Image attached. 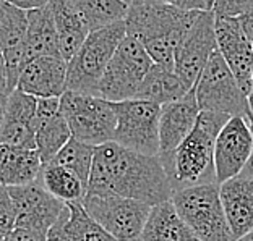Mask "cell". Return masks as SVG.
Listing matches in <instances>:
<instances>
[{
    "label": "cell",
    "mask_w": 253,
    "mask_h": 241,
    "mask_svg": "<svg viewBox=\"0 0 253 241\" xmlns=\"http://www.w3.org/2000/svg\"><path fill=\"white\" fill-rule=\"evenodd\" d=\"M193 88L201 112L226 113L231 117L249 115V96L240 88L219 50L211 55Z\"/></svg>",
    "instance_id": "8"
},
{
    "label": "cell",
    "mask_w": 253,
    "mask_h": 241,
    "mask_svg": "<svg viewBox=\"0 0 253 241\" xmlns=\"http://www.w3.org/2000/svg\"><path fill=\"white\" fill-rule=\"evenodd\" d=\"M60 107L75 139L94 147L114 141L117 113L112 102L67 91L60 97Z\"/></svg>",
    "instance_id": "6"
},
{
    "label": "cell",
    "mask_w": 253,
    "mask_h": 241,
    "mask_svg": "<svg viewBox=\"0 0 253 241\" xmlns=\"http://www.w3.org/2000/svg\"><path fill=\"white\" fill-rule=\"evenodd\" d=\"M0 93H7V67H5V57L0 49Z\"/></svg>",
    "instance_id": "37"
},
{
    "label": "cell",
    "mask_w": 253,
    "mask_h": 241,
    "mask_svg": "<svg viewBox=\"0 0 253 241\" xmlns=\"http://www.w3.org/2000/svg\"><path fill=\"white\" fill-rule=\"evenodd\" d=\"M83 209L97 225L119 241H140L143 228L151 214V206L116 194H89L83 199Z\"/></svg>",
    "instance_id": "9"
},
{
    "label": "cell",
    "mask_w": 253,
    "mask_h": 241,
    "mask_svg": "<svg viewBox=\"0 0 253 241\" xmlns=\"http://www.w3.org/2000/svg\"><path fill=\"white\" fill-rule=\"evenodd\" d=\"M38 183H41L54 198L60 199L65 204H82L86 196V186L82 183V180L70 170L54 162L42 165Z\"/></svg>",
    "instance_id": "26"
},
{
    "label": "cell",
    "mask_w": 253,
    "mask_h": 241,
    "mask_svg": "<svg viewBox=\"0 0 253 241\" xmlns=\"http://www.w3.org/2000/svg\"><path fill=\"white\" fill-rule=\"evenodd\" d=\"M68 63L62 57H39L21 71L16 89L36 99H60L67 93Z\"/></svg>",
    "instance_id": "17"
},
{
    "label": "cell",
    "mask_w": 253,
    "mask_h": 241,
    "mask_svg": "<svg viewBox=\"0 0 253 241\" xmlns=\"http://www.w3.org/2000/svg\"><path fill=\"white\" fill-rule=\"evenodd\" d=\"M172 204L200 241H235L224 214L219 185H198L179 189Z\"/></svg>",
    "instance_id": "5"
},
{
    "label": "cell",
    "mask_w": 253,
    "mask_h": 241,
    "mask_svg": "<svg viewBox=\"0 0 253 241\" xmlns=\"http://www.w3.org/2000/svg\"><path fill=\"white\" fill-rule=\"evenodd\" d=\"M89 194H116L148 206L168 203L174 196L159 156H143L114 141L96 147Z\"/></svg>",
    "instance_id": "1"
},
{
    "label": "cell",
    "mask_w": 253,
    "mask_h": 241,
    "mask_svg": "<svg viewBox=\"0 0 253 241\" xmlns=\"http://www.w3.org/2000/svg\"><path fill=\"white\" fill-rule=\"evenodd\" d=\"M70 219L67 222V230L73 241H119L116 237L91 219L80 203L68 204Z\"/></svg>",
    "instance_id": "29"
},
{
    "label": "cell",
    "mask_w": 253,
    "mask_h": 241,
    "mask_svg": "<svg viewBox=\"0 0 253 241\" xmlns=\"http://www.w3.org/2000/svg\"><path fill=\"white\" fill-rule=\"evenodd\" d=\"M198 15L177 8L172 2L135 0L125 18L126 36L136 39L156 65L174 68L177 49Z\"/></svg>",
    "instance_id": "2"
},
{
    "label": "cell",
    "mask_w": 253,
    "mask_h": 241,
    "mask_svg": "<svg viewBox=\"0 0 253 241\" xmlns=\"http://www.w3.org/2000/svg\"><path fill=\"white\" fill-rule=\"evenodd\" d=\"M247 118H249V123H250V128H252V135H253V118H250V117H247ZM242 175L247 176V178L253 180V149H252V156L249 159V164H247V167L242 172Z\"/></svg>",
    "instance_id": "38"
},
{
    "label": "cell",
    "mask_w": 253,
    "mask_h": 241,
    "mask_svg": "<svg viewBox=\"0 0 253 241\" xmlns=\"http://www.w3.org/2000/svg\"><path fill=\"white\" fill-rule=\"evenodd\" d=\"M193 88L183 81L175 73L174 68H168L154 63L153 68L146 74L145 81L141 83L140 89L135 96L136 101H146L156 105H168L172 102L180 101Z\"/></svg>",
    "instance_id": "23"
},
{
    "label": "cell",
    "mask_w": 253,
    "mask_h": 241,
    "mask_svg": "<svg viewBox=\"0 0 253 241\" xmlns=\"http://www.w3.org/2000/svg\"><path fill=\"white\" fill-rule=\"evenodd\" d=\"M28 13L15 7L13 2L0 0V49L7 67V93L16 89L20 74L28 65L26 60Z\"/></svg>",
    "instance_id": "14"
},
{
    "label": "cell",
    "mask_w": 253,
    "mask_h": 241,
    "mask_svg": "<svg viewBox=\"0 0 253 241\" xmlns=\"http://www.w3.org/2000/svg\"><path fill=\"white\" fill-rule=\"evenodd\" d=\"M42 160L36 149L0 144V185L7 188L26 186L38 181Z\"/></svg>",
    "instance_id": "22"
},
{
    "label": "cell",
    "mask_w": 253,
    "mask_h": 241,
    "mask_svg": "<svg viewBox=\"0 0 253 241\" xmlns=\"http://www.w3.org/2000/svg\"><path fill=\"white\" fill-rule=\"evenodd\" d=\"M0 241H5V238H3V237H0Z\"/></svg>",
    "instance_id": "43"
},
{
    "label": "cell",
    "mask_w": 253,
    "mask_h": 241,
    "mask_svg": "<svg viewBox=\"0 0 253 241\" xmlns=\"http://www.w3.org/2000/svg\"><path fill=\"white\" fill-rule=\"evenodd\" d=\"M172 3L180 10L198 11V13H206V11H212L214 8L212 0H172Z\"/></svg>",
    "instance_id": "34"
},
{
    "label": "cell",
    "mask_w": 253,
    "mask_h": 241,
    "mask_svg": "<svg viewBox=\"0 0 253 241\" xmlns=\"http://www.w3.org/2000/svg\"><path fill=\"white\" fill-rule=\"evenodd\" d=\"M75 3L91 33L124 21L130 8V2L122 0H75Z\"/></svg>",
    "instance_id": "27"
},
{
    "label": "cell",
    "mask_w": 253,
    "mask_h": 241,
    "mask_svg": "<svg viewBox=\"0 0 253 241\" xmlns=\"http://www.w3.org/2000/svg\"><path fill=\"white\" fill-rule=\"evenodd\" d=\"M140 241H200L182 220L172 201L153 206Z\"/></svg>",
    "instance_id": "25"
},
{
    "label": "cell",
    "mask_w": 253,
    "mask_h": 241,
    "mask_svg": "<svg viewBox=\"0 0 253 241\" xmlns=\"http://www.w3.org/2000/svg\"><path fill=\"white\" fill-rule=\"evenodd\" d=\"M153 65L154 62L146 49L136 39L126 36L109 62L99 83L97 97H102L112 104L135 99Z\"/></svg>",
    "instance_id": "7"
},
{
    "label": "cell",
    "mask_w": 253,
    "mask_h": 241,
    "mask_svg": "<svg viewBox=\"0 0 253 241\" xmlns=\"http://www.w3.org/2000/svg\"><path fill=\"white\" fill-rule=\"evenodd\" d=\"M219 196L235 241L253 232V180L239 175L219 185Z\"/></svg>",
    "instance_id": "20"
},
{
    "label": "cell",
    "mask_w": 253,
    "mask_h": 241,
    "mask_svg": "<svg viewBox=\"0 0 253 241\" xmlns=\"http://www.w3.org/2000/svg\"><path fill=\"white\" fill-rule=\"evenodd\" d=\"M240 241H253V232H252L250 235H247V237H245V238H242Z\"/></svg>",
    "instance_id": "41"
},
{
    "label": "cell",
    "mask_w": 253,
    "mask_h": 241,
    "mask_svg": "<svg viewBox=\"0 0 253 241\" xmlns=\"http://www.w3.org/2000/svg\"><path fill=\"white\" fill-rule=\"evenodd\" d=\"M5 241H47V233L15 227V230H11L5 237Z\"/></svg>",
    "instance_id": "33"
},
{
    "label": "cell",
    "mask_w": 253,
    "mask_h": 241,
    "mask_svg": "<svg viewBox=\"0 0 253 241\" xmlns=\"http://www.w3.org/2000/svg\"><path fill=\"white\" fill-rule=\"evenodd\" d=\"M214 23L212 11L200 13L175 52L174 70L190 88L197 84L206 63L217 50Z\"/></svg>",
    "instance_id": "11"
},
{
    "label": "cell",
    "mask_w": 253,
    "mask_h": 241,
    "mask_svg": "<svg viewBox=\"0 0 253 241\" xmlns=\"http://www.w3.org/2000/svg\"><path fill=\"white\" fill-rule=\"evenodd\" d=\"M50 8L59 37L60 57L68 63L84 44L91 31L77 8L75 0H54L50 2Z\"/></svg>",
    "instance_id": "21"
},
{
    "label": "cell",
    "mask_w": 253,
    "mask_h": 241,
    "mask_svg": "<svg viewBox=\"0 0 253 241\" xmlns=\"http://www.w3.org/2000/svg\"><path fill=\"white\" fill-rule=\"evenodd\" d=\"M247 117L253 118V91L249 94V115Z\"/></svg>",
    "instance_id": "40"
},
{
    "label": "cell",
    "mask_w": 253,
    "mask_h": 241,
    "mask_svg": "<svg viewBox=\"0 0 253 241\" xmlns=\"http://www.w3.org/2000/svg\"><path fill=\"white\" fill-rule=\"evenodd\" d=\"M117 126L114 142L143 156H159L161 105L146 101H125L114 104Z\"/></svg>",
    "instance_id": "10"
},
{
    "label": "cell",
    "mask_w": 253,
    "mask_h": 241,
    "mask_svg": "<svg viewBox=\"0 0 253 241\" xmlns=\"http://www.w3.org/2000/svg\"><path fill=\"white\" fill-rule=\"evenodd\" d=\"M253 149V135L247 117H232L221 130L214 146L216 183L222 185L242 175Z\"/></svg>",
    "instance_id": "12"
},
{
    "label": "cell",
    "mask_w": 253,
    "mask_h": 241,
    "mask_svg": "<svg viewBox=\"0 0 253 241\" xmlns=\"http://www.w3.org/2000/svg\"><path fill=\"white\" fill-rule=\"evenodd\" d=\"M7 101H8V94L0 93V128H2V122H3V115H5V107H7Z\"/></svg>",
    "instance_id": "39"
},
{
    "label": "cell",
    "mask_w": 253,
    "mask_h": 241,
    "mask_svg": "<svg viewBox=\"0 0 253 241\" xmlns=\"http://www.w3.org/2000/svg\"><path fill=\"white\" fill-rule=\"evenodd\" d=\"M25 45L28 63L39 57H60L59 37H57L50 2L44 8L28 11Z\"/></svg>",
    "instance_id": "24"
},
{
    "label": "cell",
    "mask_w": 253,
    "mask_h": 241,
    "mask_svg": "<svg viewBox=\"0 0 253 241\" xmlns=\"http://www.w3.org/2000/svg\"><path fill=\"white\" fill-rule=\"evenodd\" d=\"M70 139L72 131L62 113L60 99H38L36 151L42 165L52 162Z\"/></svg>",
    "instance_id": "19"
},
{
    "label": "cell",
    "mask_w": 253,
    "mask_h": 241,
    "mask_svg": "<svg viewBox=\"0 0 253 241\" xmlns=\"http://www.w3.org/2000/svg\"><path fill=\"white\" fill-rule=\"evenodd\" d=\"M8 191L15 204L18 228L47 233L67 207L65 203L54 198L38 181L26 186L8 188Z\"/></svg>",
    "instance_id": "13"
},
{
    "label": "cell",
    "mask_w": 253,
    "mask_h": 241,
    "mask_svg": "<svg viewBox=\"0 0 253 241\" xmlns=\"http://www.w3.org/2000/svg\"><path fill=\"white\" fill-rule=\"evenodd\" d=\"M49 3V0H13V5L18 7L23 11H33V10H39L44 8L45 5Z\"/></svg>",
    "instance_id": "36"
},
{
    "label": "cell",
    "mask_w": 253,
    "mask_h": 241,
    "mask_svg": "<svg viewBox=\"0 0 253 241\" xmlns=\"http://www.w3.org/2000/svg\"><path fill=\"white\" fill-rule=\"evenodd\" d=\"M68 219H70V207H68V204H67V207L62 212L59 220H57L47 232V241H73V238L70 237V233L67 230Z\"/></svg>",
    "instance_id": "32"
},
{
    "label": "cell",
    "mask_w": 253,
    "mask_h": 241,
    "mask_svg": "<svg viewBox=\"0 0 253 241\" xmlns=\"http://www.w3.org/2000/svg\"><path fill=\"white\" fill-rule=\"evenodd\" d=\"M239 21H240V25H242L247 37H249V41L253 47V2L250 3V7L239 16Z\"/></svg>",
    "instance_id": "35"
},
{
    "label": "cell",
    "mask_w": 253,
    "mask_h": 241,
    "mask_svg": "<svg viewBox=\"0 0 253 241\" xmlns=\"http://www.w3.org/2000/svg\"><path fill=\"white\" fill-rule=\"evenodd\" d=\"M252 88H253V73H252Z\"/></svg>",
    "instance_id": "42"
},
{
    "label": "cell",
    "mask_w": 253,
    "mask_h": 241,
    "mask_svg": "<svg viewBox=\"0 0 253 241\" xmlns=\"http://www.w3.org/2000/svg\"><path fill=\"white\" fill-rule=\"evenodd\" d=\"M217 50L224 62L231 68L244 93L249 96L252 88L253 73V47L247 37L239 18H221L216 16L214 23Z\"/></svg>",
    "instance_id": "15"
},
{
    "label": "cell",
    "mask_w": 253,
    "mask_h": 241,
    "mask_svg": "<svg viewBox=\"0 0 253 241\" xmlns=\"http://www.w3.org/2000/svg\"><path fill=\"white\" fill-rule=\"evenodd\" d=\"M94 152H96L94 146L84 144V142L72 138L65 144V147L54 157L52 162L57 165H62V167H65L72 173L77 175L86 186V191H88L91 170H93V164H94Z\"/></svg>",
    "instance_id": "28"
},
{
    "label": "cell",
    "mask_w": 253,
    "mask_h": 241,
    "mask_svg": "<svg viewBox=\"0 0 253 241\" xmlns=\"http://www.w3.org/2000/svg\"><path fill=\"white\" fill-rule=\"evenodd\" d=\"M16 227V214H15V204L10 196V191L7 186L0 185V237L7 235L15 230Z\"/></svg>",
    "instance_id": "30"
},
{
    "label": "cell",
    "mask_w": 253,
    "mask_h": 241,
    "mask_svg": "<svg viewBox=\"0 0 253 241\" xmlns=\"http://www.w3.org/2000/svg\"><path fill=\"white\" fill-rule=\"evenodd\" d=\"M250 3L252 2H244V0H217L214 2L212 13L221 18H239L250 7Z\"/></svg>",
    "instance_id": "31"
},
{
    "label": "cell",
    "mask_w": 253,
    "mask_h": 241,
    "mask_svg": "<svg viewBox=\"0 0 253 241\" xmlns=\"http://www.w3.org/2000/svg\"><path fill=\"white\" fill-rule=\"evenodd\" d=\"M125 37V20L101 31L89 33L84 44L68 62L67 91L97 96L99 83L104 76L109 62L112 60L114 54Z\"/></svg>",
    "instance_id": "4"
},
{
    "label": "cell",
    "mask_w": 253,
    "mask_h": 241,
    "mask_svg": "<svg viewBox=\"0 0 253 241\" xmlns=\"http://www.w3.org/2000/svg\"><path fill=\"white\" fill-rule=\"evenodd\" d=\"M195 88L180 101L161 107L159 156H169L192 133L200 117Z\"/></svg>",
    "instance_id": "18"
},
{
    "label": "cell",
    "mask_w": 253,
    "mask_h": 241,
    "mask_svg": "<svg viewBox=\"0 0 253 241\" xmlns=\"http://www.w3.org/2000/svg\"><path fill=\"white\" fill-rule=\"evenodd\" d=\"M231 118L226 113L201 112L187 139L169 156H159L174 193L190 186L216 183L214 146L221 130Z\"/></svg>",
    "instance_id": "3"
},
{
    "label": "cell",
    "mask_w": 253,
    "mask_h": 241,
    "mask_svg": "<svg viewBox=\"0 0 253 241\" xmlns=\"http://www.w3.org/2000/svg\"><path fill=\"white\" fill-rule=\"evenodd\" d=\"M38 99L15 89L8 94L0 128V144L36 149Z\"/></svg>",
    "instance_id": "16"
}]
</instances>
